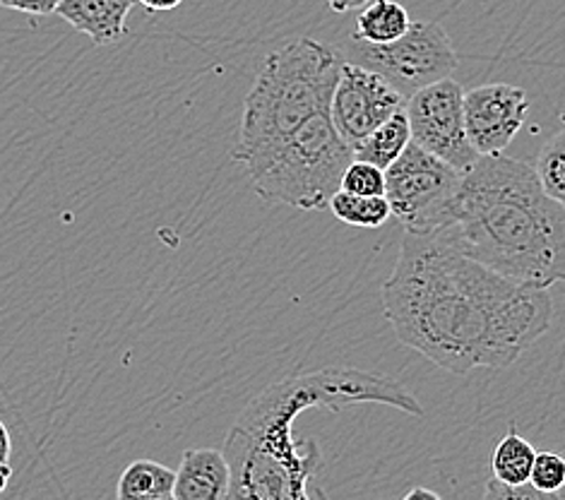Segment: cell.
I'll list each match as a JSON object with an SVG mask.
<instances>
[{
  "label": "cell",
  "instance_id": "6da1fadb",
  "mask_svg": "<svg viewBox=\"0 0 565 500\" xmlns=\"http://www.w3.org/2000/svg\"><path fill=\"white\" fill-rule=\"evenodd\" d=\"M381 301L397 340L455 375L513 366L554 320L548 289L493 273L443 234H405Z\"/></svg>",
  "mask_w": 565,
  "mask_h": 500
},
{
  "label": "cell",
  "instance_id": "7a4b0ae2",
  "mask_svg": "<svg viewBox=\"0 0 565 500\" xmlns=\"http://www.w3.org/2000/svg\"><path fill=\"white\" fill-rule=\"evenodd\" d=\"M363 402L424 416L419 400L395 377L359 369L299 373L265 387L226 434L224 455L232 469L226 500H330L316 481L320 445L296 438L294 424L313 407L340 412Z\"/></svg>",
  "mask_w": 565,
  "mask_h": 500
},
{
  "label": "cell",
  "instance_id": "3957f363",
  "mask_svg": "<svg viewBox=\"0 0 565 500\" xmlns=\"http://www.w3.org/2000/svg\"><path fill=\"white\" fill-rule=\"evenodd\" d=\"M440 234L467 258L527 287L565 281V208L520 159L479 157L462 179L455 224Z\"/></svg>",
  "mask_w": 565,
  "mask_h": 500
},
{
  "label": "cell",
  "instance_id": "277c9868",
  "mask_svg": "<svg viewBox=\"0 0 565 500\" xmlns=\"http://www.w3.org/2000/svg\"><path fill=\"white\" fill-rule=\"evenodd\" d=\"M344 56L316 39H294L265 58L250 87L232 150L246 171L260 167L308 120L330 114Z\"/></svg>",
  "mask_w": 565,
  "mask_h": 500
},
{
  "label": "cell",
  "instance_id": "5b68a950",
  "mask_svg": "<svg viewBox=\"0 0 565 500\" xmlns=\"http://www.w3.org/2000/svg\"><path fill=\"white\" fill-rule=\"evenodd\" d=\"M354 161V150L332 124L330 114H320L291 135L260 167L248 171V181L267 205H289L296 210H322L340 191L342 175Z\"/></svg>",
  "mask_w": 565,
  "mask_h": 500
},
{
  "label": "cell",
  "instance_id": "8992f818",
  "mask_svg": "<svg viewBox=\"0 0 565 500\" xmlns=\"http://www.w3.org/2000/svg\"><path fill=\"white\" fill-rule=\"evenodd\" d=\"M465 173L409 145L385 169V198L393 217L412 236H434L455 224Z\"/></svg>",
  "mask_w": 565,
  "mask_h": 500
},
{
  "label": "cell",
  "instance_id": "52a82bcc",
  "mask_svg": "<svg viewBox=\"0 0 565 500\" xmlns=\"http://www.w3.org/2000/svg\"><path fill=\"white\" fill-rule=\"evenodd\" d=\"M347 56L349 63L363 65L385 77L407 99L419 89L450 77L460 65L446 26L436 20H414L405 36L385 46L363 44L352 36L347 44Z\"/></svg>",
  "mask_w": 565,
  "mask_h": 500
},
{
  "label": "cell",
  "instance_id": "ba28073f",
  "mask_svg": "<svg viewBox=\"0 0 565 500\" xmlns=\"http://www.w3.org/2000/svg\"><path fill=\"white\" fill-rule=\"evenodd\" d=\"M412 142L424 152L467 173L479 161V152L469 142L465 124V89L452 77L419 89L407 99Z\"/></svg>",
  "mask_w": 565,
  "mask_h": 500
},
{
  "label": "cell",
  "instance_id": "9c48e42d",
  "mask_svg": "<svg viewBox=\"0 0 565 500\" xmlns=\"http://www.w3.org/2000/svg\"><path fill=\"white\" fill-rule=\"evenodd\" d=\"M407 97L369 67L344 61L338 87L332 94L330 116L342 140L356 150L385 120L405 111Z\"/></svg>",
  "mask_w": 565,
  "mask_h": 500
},
{
  "label": "cell",
  "instance_id": "30bf717a",
  "mask_svg": "<svg viewBox=\"0 0 565 500\" xmlns=\"http://www.w3.org/2000/svg\"><path fill=\"white\" fill-rule=\"evenodd\" d=\"M530 111L527 92L505 85H481L465 92V124L479 157L503 155L522 130Z\"/></svg>",
  "mask_w": 565,
  "mask_h": 500
},
{
  "label": "cell",
  "instance_id": "8fae6325",
  "mask_svg": "<svg viewBox=\"0 0 565 500\" xmlns=\"http://www.w3.org/2000/svg\"><path fill=\"white\" fill-rule=\"evenodd\" d=\"M232 469L224 450L191 448L181 457L173 500H226Z\"/></svg>",
  "mask_w": 565,
  "mask_h": 500
},
{
  "label": "cell",
  "instance_id": "7c38bea8",
  "mask_svg": "<svg viewBox=\"0 0 565 500\" xmlns=\"http://www.w3.org/2000/svg\"><path fill=\"white\" fill-rule=\"evenodd\" d=\"M138 0H63L56 15L97 46H109L126 36L128 15Z\"/></svg>",
  "mask_w": 565,
  "mask_h": 500
},
{
  "label": "cell",
  "instance_id": "4fadbf2b",
  "mask_svg": "<svg viewBox=\"0 0 565 500\" xmlns=\"http://www.w3.org/2000/svg\"><path fill=\"white\" fill-rule=\"evenodd\" d=\"M412 22L407 8L397 0H371L369 6L361 8L352 36L363 44L385 46L405 36Z\"/></svg>",
  "mask_w": 565,
  "mask_h": 500
},
{
  "label": "cell",
  "instance_id": "5bb4252c",
  "mask_svg": "<svg viewBox=\"0 0 565 500\" xmlns=\"http://www.w3.org/2000/svg\"><path fill=\"white\" fill-rule=\"evenodd\" d=\"M177 471L154 459H136L118 479L116 500H159L173 496Z\"/></svg>",
  "mask_w": 565,
  "mask_h": 500
},
{
  "label": "cell",
  "instance_id": "9a60e30c",
  "mask_svg": "<svg viewBox=\"0 0 565 500\" xmlns=\"http://www.w3.org/2000/svg\"><path fill=\"white\" fill-rule=\"evenodd\" d=\"M409 145H412L409 120L405 111H399L390 120H385L381 128H375L369 138L356 147L354 159L369 161V164H375L385 171L387 167L395 164Z\"/></svg>",
  "mask_w": 565,
  "mask_h": 500
},
{
  "label": "cell",
  "instance_id": "2e32d148",
  "mask_svg": "<svg viewBox=\"0 0 565 500\" xmlns=\"http://www.w3.org/2000/svg\"><path fill=\"white\" fill-rule=\"evenodd\" d=\"M536 450L527 438H522L515 426H510L505 438L495 445L491 457V475L495 481L505 486H524L530 483Z\"/></svg>",
  "mask_w": 565,
  "mask_h": 500
},
{
  "label": "cell",
  "instance_id": "e0dca14e",
  "mask_svg": "<svg viewBox=\"0 0 565 500\" xmlns=\"http://www.w3.org/2000/svg\"><path fill=\"white\" fill-rule=\"evenodd\" d=\"M328 208L340 222L359 228H379L393 217L385 195H354L338 191Z\"/></svg>",
  "mask_w": 565,
  "mask_h": 500
},
{
  "label": "cell",
  "instance_id": "ac0fdd59",
  "mask_svg": "<svg viewBox=\"0 0 565 500\" xmlns=\"http://www.w3.org/2000/svg\"><path fill=\"white\" fill-rule=\"evenodd\" d=\"M534 171L540 175V183L546 195L565 208V130L546 140L540 159L534 164Z\"/></svg>",
  "mask_w": 565,
  "mask_h": 500
},
{
  "label": "cell",
  "instance_id": "d6986e66",
  "mask_svg": "<svg viewBox=\"0 0 565 500\" xmlns=\"http://www.w3.org/2000/svg\"><path fill=\"white\" fill-rule=\"evenodd\" d=\"M340 191L354 195H385V171L369 161L354 159L342 175Z\"/></svg>",
  "mask_w": 565,
  "mask_h": 500
},
{
  "label": "cell",
  "instance_id": "ffe728a7",
  "mask_svg": "<svg viewBox=\"0 0 565 500\" xmlns=\"http://www.w3.org/2000/svg\"><path fill=\"white\" fill-rule=\"evenodd\" d=\"M530 483L546 493H558L565 486V457L558 453H536Z\"/></svg>",
  "mask_w": 565,
  "mask_h": 500
},
{
  "label": "cell",
  "instance_id": "44dd1931",
  "mask_svg": "<svg viewBox=\"0 0 565 500\" xmlns=\"http://www.w3.org/2000/svg\"><path fill=\"white\" fill-rule=\"evenodd\" d=\"M481 500H563L558 493H546L534 489L532 483L524 486H505L501 481H487V489H483Z\"/></svg>",
  "mask_w": 565,
  "mask_h": 500
},
{
  "label": "cell",
  "instance_id": "7402d4cb",
  "mask_svg": "<svg viewBox=\"0 0 565 500\" xmlns=\"http://www.w3.org/2000/svg\"><path fill=\"white\" fill-rule=\"evenodd\" d=\"M63 0H0V8L18 10V12H24V15L44 18V15H53Z\"/></svg>",
  "mask_w": 565,
  "mask_h": 500
},
{
  "label": "cell",
  "instance_id": "603a6c76",
  "mask_svg": "<svg viewBox=\"0 0 565 500\" xmlns=\"http://www.w3.org/2000/svg\"><path fill=\"white\" fill-rule=\"evenodd\" d=\"M138 3L145 8V10H150V12H167V10H173V8H179L183 0H138Z\"/></svg>",
  "mask_w": 565,
  "mask_h": 500
},
{
  "label": "cell",
  "instance_id": "cb8c5ba5",
  "mask_svg": "<svg viewBox=\"0 0 565 500\" xmlns=\"http://www.w3.org/2000/svg\"><path fill=\"white\" fill-rule=\"evenodd\" d=\"M326 3L334 12H352V10H361L363 6H369L371 0H326Z\"/></svg>",
  "mask_w": 565,
  "mask_h": 500
},
{
  "label": "cell",
  "instance_id": "d4e9b609",
  "mask_svg": "<svg viewBox=\"0 0 565 500\" xmlns=\"http://www.w3.org/2000/svg\"><path fill=\"white\" fill-rule=\"evenodd\" d=\"M10 453H12V440L8 434V426L0 422V465H8Z\"/></svg>",
  "mask_w": 565,
  "mask_h": 500
},
{
  "label": "cell",
  "instance_id": "484cf974",
  "mask_svg": "<svg viewBox=\"0 0 565 500\" xmlns=\"http://www.w3.org/2000/svg\"><path fill=\"white\" fill-rule=\"evenodd\" d=\"M402 500H443V498L436 491L424 489V486H416V489H412Z\"/></svg>",
  "mask_w": 565,
  "mask_h": 500
},
{
  "label": "cell",
  "instance_id": "4316f807",
  "mask_svg": "<svg viewBox=\"0 0 565 500\" xmlns=\"http://www.w3.org/2000/svg\"><path fill=\"white\" fill-rule=\"evenodd\" d=\"M12 479V467L10 465H0V493L8 489V481Z\"/></svg>",
  "mask_w": 565,
  "mask_h": 500
},
{
  "label": "cell",
  "instance_id": "83f0119b",
  "mask_svg": "<svg viewBox=\"0 0 565 500\" xmlns=\"http://www.w3.org/2000/svg\"><path fill=\"white\" fill-rule=\"evenodd\" d=\"M159 500H173V496H169V498H159Z\"/></svg>",
  "mask_w": 565,
  "mask_h": 500
}]
</instances>
